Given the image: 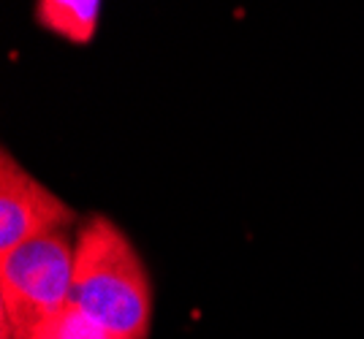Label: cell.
I'll use <instances>...</instances> for the list:
<instances>
[{
    "label": "cell",
    "instance_id": "cell-5",
    "mask_svg": "<svg viewBox=\"0 0 364 339\" xmlns=\"http://www.w3.org/2000/svg\"><path fill=\"white\" fill-rule=\"evenodd\" d=\"M31 339H107L101 334V328L92 323L87 315H82L79 309L68 301L60 312H55L49 321L38 326L31 334Z\"/></svg>",
    "mask_w": 364,
    "mask_h": 339
},
{
    "label": "cell",
    "instance_id": "cell-4",
    "mask_svg": "<svg viewBox=\"0 0 364 339\" xmlns=\"http://www.w3.org/2000/svg\"><path fill=\"white\" fill-rule=\"evenodd\" d=\"M98 16L101 0H36V22L71 44H90Z\"/></svg>",
    "mask_w": 364,
    "mask_h": 339
},
{
    "label": "cell",
    "instance_id": "cell-1",
    "mask_svg": "<svg viewBox=\"0 0 364 339\" xmlns=\"http://www.w3.org/2000/svg\"><path fill=\"white\" fill-rule=\"evenodd\" d=\"M71 304L107 339H150V272L128 233L104 215L87 217L74 239Z\"/></svg>",
    "mask_w": 364,
    "mask_h": 339
},
{
    "label": "cell",
    "instance_id": "cell-2",
    "mask_svg": "<svg viewBox=\"0 0 364 339\" xmlns=\"http://www.w3.org/2000/svg\"><path fill=\"white\" fill-rule=\"evenodd\" d=\"M74 242L49 233L0 255V326L14 339H31L38 326L71 301Z\"/></svg>",
    "mask_w": 364,
    "mask_h": 339
},
{
    "label": "cell",
    "instance_id": "cell-6",
    "mask_svg": "<svg viewBox=\"0 0 364 339\" xmlns=\"http://www.w3.org/2000/svg\"><path fill=\"white\" fill-rule=\"evenodd\" d=\"M0 339H14V337L9 334V328H3V326H0Z\"/></svg>",
    "mask_w": 364,
    "mask_h": 339
},
{
    "label": "cell",
    "instance_id": "cell-3",
    "mask_svg": "<svg viewBox=\"0 0 364 339\" xmlns=\"http://www.w3.org/2000/svg\"><path fill=\"white\" fill-rule=\"evenodd\" d=\"M76 212L38 182L9 150L0 155V255L14 247L65 231Z\"/></svg>",
    "mask_w": 364,
    "mask_h": 339
}]
</instances>
